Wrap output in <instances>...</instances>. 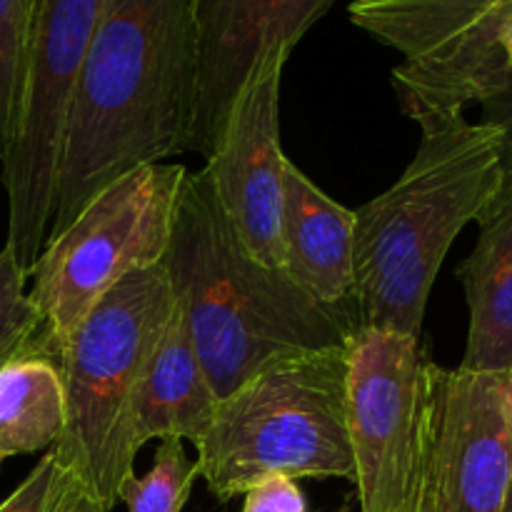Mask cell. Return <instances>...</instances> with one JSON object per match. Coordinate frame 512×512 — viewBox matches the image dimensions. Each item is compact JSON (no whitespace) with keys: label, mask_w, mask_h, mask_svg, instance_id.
<instances>
[{"label":"cell","mask_w":512,"mask_h":512,"mask_svg":"<svg viewBox=\"0 0 512 512\" xmlns=\"http://www.w3.org/2000/svg\"><path fill=\"white\" fill-rule=\"evenodd\" d=\"M195 100L190 0H103L70 100L48 238L120 175L190 153Z\"/></svg>","instance_id":"cell-1"},{"label":"cell","mask_w":512,"mask_h":512,"mask_svg":"<svg viewBox=\"0 0 512 512\" xmlns=\"http://www.w3.org/2000/svg\"><path fill=\"white\" fill-rule=\"evenodd\" d=\"M163 268L218 400L270 365L345 348L358 330L353 313L243 248L205 168L185 173Z\"/></svg>","instance_id":"cell-2"},{"label":"cell","mask_w":512,"mask_h":512,"mask_svg":"<svg viewBox=\"0 0 512 512\" xmlns=\"http://www.w3.org/2000/svg\"><path fill=\"white\" fill-rule=\"evenodd\" d=\"M420 143L385 193L355 213L353 278L358 328L420 340L430 290L463 228L503 185L500 138L465 113H415Z\"/></svg>","instance_id":"cell-3"},{"label":"cell","mask_w":512,"mask_h":512,"mask_svg":"<svg viewBox=\"0 0 512 512\" xmlns=\"http://www.w3.org/2000/svg\"><path fill=\"white\" fill-rule=\"evenodd\" d=\"M173 310L163 263L135 270L80 320L58 358L65 430L50 453L108 512L135 475V400Z\"/></svg>","instance_id":"cell-4"},{"label":"cell","mask_w":512,"mask_h":512,"mask_svg":"<svg viewBox=\"0 0 512 512\" xmlns=\"http://www.w3.org/2000/svg\"><path fill=\"white\" fill-rule=\"evenodd\" d=\"M345 348L270 365L218 400L195 445L200 478L215 498L245 495L270 475L353 483Z\"/></svg>","instance_id":"cell-5"},{"label":"cell","mask_w":512,"mask_h":512,"mask_svg":"<svg viewBox=\"0 0 512 512\" xmlns=\"http://www.w3.org/2000/svg\"><path fill=\"white\" fill-rule=\"evenodd\" d=\"M188 168L150 163L105 185L73 223L48 238L28 270V300L40 328L33 355L58 365L80 320L135 270L163 263Z\"/></svg>","instance_id":"cell-6"},{"label":"cell","mask_w":512,"mask_h":512,"mask_svg":"<svg viewBox=\"0 0 512 512\" xmlns=\"http://www.w3.org/2000/svg\"><path fill=\"white\" fill-rule=\"evenodd\" d=\"M440 365L420 340L358 328L345 348V405L360 512H415L433 483Z\"/></svg>","instance_id":"cell-7"},{"label":"cell","mask_w":512,"mask_h":512,"mask_svg":"<svg viewBox=\"0 0 512 512\" xmlns=\"http://www.w3.org/2000/svg\"><path fill=\"white\" fill-rule=\"evenodd\" d=\"M103 0H38L18 130L0 165L8 195V240L28 273L48 240L55 178L70 100L93 40Z\"/></svg>","instance_id":"cell-8"},{"label":"cell","mask_w":512,"mask_h":512,"mask_svg":"<svg viewBox=\"0 0 512 512\" xmlns=\"http://www.w3.org/2000/svg\"><path fill=\"white\" fill-rule=\"evenodd\" d=\"M348 15L403 55L393 88L408 118L465 113L512 75L498 45L512 0H353Z\"/></svg>","instance_id":"cell-9"},{"label":"cell","mask_w":512,"mask_h":512,"mask_svg":"<svg viewBox=\"0 0 512 512\" xmlns=\"http://www.w3.org/2000/svg\"><path fill=\"white\" fill-rule=\"evenodd\" d=\"M290 55L273 50L253 70L203 165L233 233L270 268H283L280 220L288 158L280 145V83Z\"/></svg>","instance_id":"cell-10"},{"label":"cell","mask_w":512,"mask_h":512,"mask_svg":"<svg viewBox=\"0 0 512 512\" xmlns=\"http://www.w3.org/2000/svg\"><path fill=\"white\" fill-rule=\"evenodd\" d=\"M335 0H190L195 25L193 150L213 155L230 108L253 70L273 50H290Z\"/></svg>","instance_id":"cell-11"},{"label":"cell","mask_w":512,"mask_h":512,"mask_svg":"<svg viewBox=\"0 0 512 512\" xmlns=\"http://www.w3.org/2000/svg\"><path fill=\"white\" fill-rule=\"evenodd\" d=\"M512 488V420L505 378L438 373L433 490L438 512H503Z\"/></svg>","instance_id":"cell-12"},{"label":"cell","mask_w":512,"mask_h":512,"mask_svg":"<svg viewBox=\"0 0 512 512\" xmlns=\"http://www.w3.org/2000/svg\"><path fill=\"white\" fill-rule=\"evenodd\" d=\"M355 213L325 195L295 163L285 165L283 270L318 303L355 313Z\"/></svg>","instance_id":"cell-13"},{"label":"cell","mask_w":512,"mask_h":512,"mask_svg":"<svg viewBox=\"0 0 512 512\" xmlns=\"http://www.w3.org/2000/svg\"><path fill=\"white\" fill-rule=\"evenodd\" d=\"M475 223L478 243L458 265L470 310L460 370L503 375L512 365V178Z\"/></svg>","instance_id":"cell-14"},{"label":"cell","mask_w":512,"mask_h":512,"mask_svg":"<svg viewBox=\"0 0 512 512\" xmlns=\"http://www.w3.org/2000/svg\"><path fill=\"white\" fill-rule=\"evenodd\" d=\"M218 395L210 385L188 323L175 305L135 400V445L150 440H190L198 445L213 423Z\"/></svg>","instance_id":"cell-15"},{"label":"cell","mask_w":512,"mask_h":512,"mask_svg":"<svg viewBox=\"0 0 512 512\" xmlns=\"http://www.w3.org/2000/svg\"><path fill=\"white\" fill-rule=\"evenodd\" d=\"M65 430V385L50 358L18 353L0 365V458L50 450Z\"/></svg>","instance_id":"cell-16"},{"label":"cell","mask_w":512,"mask_h":512,"mask_svg":"<svg viewBox=\"0 0 512 512\" xmlns=\"http://www.w3.org/2000/svg\"><path fill=\"white\" fill-rule=\"evenodd\" d=\"M38 0H0V165L13 145Z\"/></svg>","instance_id":"cell-17"},{"label":"cell","mask_w":512,"mask_h":512,"mask_svg":"<svg viewBox=\"0 0 512 512\" xmlns=\"http://www.w3.org/2000/svg\"><path fill=\"white\" fill-rule=\"evenodd\" d=\"M195 478H200L198 460H190L183 440H160L153 468L145 478H130L120 493L128 512H183Z\"/></svg>","instance_id":"cell-18"},{"label":"cell","mask_w":512,"mask_h":512,"mask_svg":"<svg viewBox=\"0 0 512 512\" xmlns=\"http://www.w3.org/2000/svg\"><path fill=\"white\" fill-rule=\"evenodd\" d=\"M0 512H108L73 468L53 453L38 460L28 478L5 498Z\"/></svg>","instance_id":"cell-19"},{"label":"cell","mask_w":512,"mask_h":512,"mask_svg":"<svg viewBox=\"0 0 512 512\" xmlns=\"http://www.w3.org/2000/svg\"><path fill=\"white\" fill-rule=\"evenodd\" d=\"M28 273L8 248L0 250V353H30L40 328L35 308L25 290Z\"/></svg>","instance_id":"cell-20"},{"label":"cell","mask_w":512,"mask_h":512,"mask_svg":"<svg viewBox=\"0 0 512 512\" xmlns=\"http://www.w3.org/2000/svg\"><path fill=\"white\" fill-rule=\"evenodd\" d=\"M243 512H308V503L293 478L270 475L245 493Z\"/></svg>","instance_id":"cell-21"},{"label":"cell","mask_w":512,"mask_h":512,"mask_svg":"<svg viewBox=\"0 0 512 512\" xmlns=\"http://www.w3.org/2000/svg\"><path fill=\"white\" fill-rule=\"evenodd\" d=\"M480 110H483V123L498 130L503 175L512 178V75L480 103Z\"/></svg>","instance_id":"cell-22"},{"label":"cell","mask_w":512,"mask_h":512,"mask_svg":"<svg viewBox=\"0 0 512 512\" xmlns=\"http://www.w3.org/2000/svg\"><path fill=\"white\" fill-rule=\"evenodd\" d=\"M498 45H500V53H503L505 63H508V68L512 70V15L508 20H505L503 28H500Z\"/></svg>","instance_id":"cell-23"},{"label":"cell","mask_w":512,"mask_h":512,"mask_svg":"<svg viewBox=\"0 0 512 512\" xmlns=\"http://www.w3.org/2000/svg\"><path fill=\"white\" fill-rule=\"evenodd\" d=\"M415 512H438V503H435V490H433V483H430V490L428 495L423 498V503H420V508Z\"/></svg>","instance_id":"cell-24"},{"label":"cell","mask_w":512,"mask_h":512,"mask_svg":"<svg viewBox=\"0 0 512 512\" xmlns=\"http://www.w3.org/2000/svg\"><path fill=\"white\" fill-rule=\"evenodd\" d=\"M505 398H508V410H510V420H512V383H508V380H505Z\"/></svg>","instance_id":"cell-25"},{"label":"cell","mask_w":512,"mask_h":512,"mask_svg":"<svg viewBox=\"0 0 512 512\" xmlns=\"http://www.w3.org/2000/svg\"><path fill=\"white\" fill-rule=\"evenodd\" d=\"M503 512H512V488H510V495H508V503H505V510Z\"/></svg>","instance_id":"cell-26"},{"label":"cell","mask_w":512,"mask_h":512,"mask_svg":"<svg viewBox=\"0 0 512 512\" xmlns=\"http://www.w3.org/2000/svg\"><path fill=\"white\" fill-rule=\"evenodd\" d=\"M505 380H508V383H512V365H510V368L508 370H505Z\"/></svg>","instance_id":"cell-27"},{"label":"cell","mask_w":512,"mask_h":512,"mask_svg":"<svg viewBox=\"0 0 512 512\" xmlns=\"http://www.w3.org/2000/svg\"><path fill=\"white\" fill-rule=\"evenodd\" d=\"M10 358H13V355H10V353H0V365H3L5 360H10Z\"/></svg>","instance_id":"cell-28"},{"label":"cell","mask_w":512,"mask_h":512,"mask_svg":"<svg viewBox=\"0 0 512 512\" xmlns=\"http://www.w3.org/2000/svg\"><path fill=\"white\" fill-rule=\"evenodd\" d=\"M0 463H3V458H0Z\"/></svg>","instance_id":"cell-29"}]
</instances>
